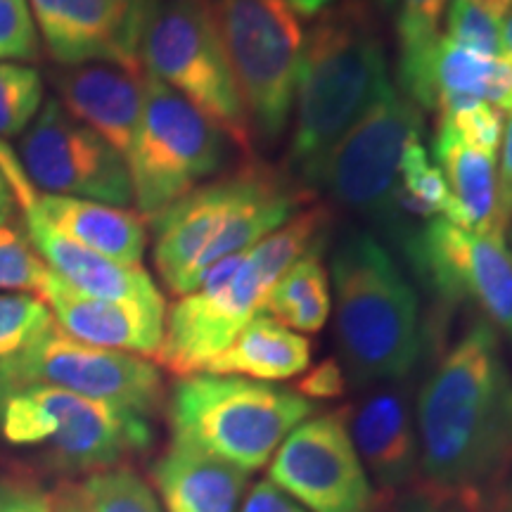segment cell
<instances>
[{
	"label": "cell",
	"instance_id": "5",
	"mask_svg": "<svg viewBox=\"0 0 512 512\" xmlns=\"http://www.w3.org/2000/svg\"><path fill=\"white\" fill-rule=\"evenodd\" d=\"M316 406L294 389L247 377L197 373L171 392V444L238 467L261 470Z\"/></svg>",
	"mask_w": 512,
	"mask_h": 512
},
{
	"label": "cell",
	"instance_id": "4",
	"mask_svg": "<svg viewBox=\"0 0 512 512\" xmlns=\"http://www.w3.org/2000/svg\"><path fill=\"white\" fill-rule=\"evenodd\" d=\"M387 88V57L368 3L342 0L325 10L304 38L294 91V169L304 176Z\"/></svg>",
	"mask_w": 512,
	"mask_h": 512
},
{
	"label": "cell",
	"instance_id": "37",
	"mask_svg": "<svg viewBox=\"0 0 512 512\" xmlns=\"http://www.w3.org/2000/svg\"><path fill=\"white\" fill-rule=\"evenodd\" d=\"M238 512H309L302 508L294 498L285 494L283 489H278L271 479H261L252 489L247 491L242 508Z\"/></svg>",
	"mask_w": 512,
	"mask_h": 512
},
{
	"label": "cell",
	"instance_id": "16",
	"mask_svg": "<svg viewBox=\"0 0 512 512\" xmlns=\"http://www.w3.org/2000/svg\"><path fill=\"white\" fill-rule=\"evenodd\" d=\"M157 0H29L48 53L64 67L117 64L138 72L140 41Z\"/></svg>",
	"mask_w": 512,
	"mask_h": 512
},
{
	"label": "cell",
	"instance_id": "35",
	"mask_svg": "<svg viewBox=\"0 0 512 512\" xmlns=\"http://www.w3.org/2000/svg\"><path fill=\"white\" fill-rule=\"evenodd\" d=\"M0 512H55L50 496L24 479L0 477Z\"/></svg>",
	"mask_w": 512,
	"mask_h": 512
},
{
	"label": "cell",
	"instance_id": "43",
	"mask_svg": "<svg viewBox=\"0 0 512 512\" xmlns=\"http://www.w3.org/2000/svg\"><path fill=\"white\" fill-rule=\"evenodd\" d=\"M479 8H484L489 15H494L498 19H508L512 12V0H475Z\"/></svg>",
	"mask_w": 512,
	"mask_h": 512
},
{
	"label": "cell",
	"instance_id": "30",
	"mask_svg": "<svg viewBox=\"0 0 512 512\" xmlns=\"http://www.w3.org/2000/svg\"><path fill=\"white\" fill-rule=\"evenodd\" d=\"M503 19L489 15L475 0H451L446 8V38L472 53H503Z\"/></svg>",
	"mask_w": 512,
	"mask_h": 512
},
{
	"label": "cell",
	"instance_id": "14",
	"mask_svg": "<svg viewBox=\"0 0 512 512\" xmlns=\"http://www.w3.org/2000/svg\"><path fill=\"white\" fill-rule=\"evenodd\" d=\"M268 479L309 512H373L377 505L347 408L299 422L273 453Z\"/></svg>",
	"mask_w": 512,
	"mask_h": 512
},
{
	"label": "cell",
	"instance_id": "29",
	"mask_svg": "<svg viewBox=\"0 0 512 512\" xmlns=\"http://www.w3.org/2000/svg\"><path fill=\"white\" fill-rule=\"evenodd\" d=\"M50 268L12 221H0V290L41 292Z\"/></svg>",
	"mask_w": 512,
	"mask_h": 512
},
{
	"label": "cell",
	"instance_id": "1",
	"mask_svg": "<svg viewBox=\"0 0 512 512\" xmlns=\"http://www.w3.org/2000/svg\"><path fill=\"white\" fill-rule=\"evenodd\" d=\"M425 486L472 512L512 470V373L494 325L477 320L441 356L415 406Z\"/></svg>",
	"mask_w": 512,
	"mask_h": 512
},
{
	"label": "cell",
	"instance_id": "26",
	"mask_svg": "<svg viewBox=\"0 0 512 512\" xmlns=\"http://www.w3.org/2000/svg\"><path fill=\"white\" fill-rule=\"evenodd\" d=\"M50 501L55 512H164L152 486L126 465L64 482Z\"/></svg>",
	"mask_w": 512,
	"mask_h": 512
},
{
	"label": "cell",
	"instance_id": "10",
	"mask_svg": "<svg viewBox=\"0 0 512 512\" xmlns=\"http://www.w3.org/2000/svg\"><path fill=\"white\" fill-rule=\"evenodd\" d=\"M422 110L392 86L302 176L309 188L394 235V190L408 147L422 140Z\"/></svg>",
	"mask_w": 512,
	"mask_h": 512
},
{
	"label": "cell",
	"instance_id": "12",
	"mask_svg": "<svg viewBox=\"0 0 512 512\" xmlns=\"http://www.w3.org/2000/svg\"><path fill=\"white\" fill-rule=\"evenodd\" d=\"M24 387H57L150 418L162 403L155 363L126 351L79 342L53 325L19 354L0 361V396Z\"/></svg>",
	"mask_w": 512,
	"mask_h": 512
},
{
	"label": "cell",
	"instance_id": "24",
	"mask_svg": "<svg viewBox=\"0 0 512 512\" xmlns=\"http://www.w3.org/2000/svg\"><path fill=\"white\" fill-rule=\"evenodd\" d=\"M311 366V344L266 313H256L202 373L256 382L292 380Z\"/></svg>",
	"mask_w": 512,
	"mask_h": 512
},
{
	"label": "cell",
	"instance_id": "40",
	"mask_svg": "<svg viewBox=\"0 0 512 512\" xmlns=\"http://www.w3.org/2000/svg\"><path fill=\"white\" fill-rule=\"evenodd\" d=\"M294 10V15L302 17H320L325 10H330L337 0H285Z\"/></svg>",
	"mask_w": 512,
	"mask_h": 512
},
{
	"label": "cell",
	"instance_id": "28",
	"mask_svg": "<svg viewBox=\"0 0 512 512\" xmlns=\"http://www.w3.org/2000/svg\"><path fill=\"white\" fill-rule=\"evenodd\" d=\"M53 325V311L36 294H0V361L27 349Z\"/></svg>",
	"mask_w": 512,
	"mask_h": 512
},
{
	"label": "cell",
	"instance_id": "23",
	"mask_svg": "<svg viewBox=\"0 0 512 512\" xmlns=\"http://www.w3.org/2000/svg\"><path fill=\"white\" fill-rule=\"evenodd\" d=\"M432 152L451 192V211L446 221L472 233L503 230L498 226L496 157L465 145L439 124Z\"/></svg>",
	"mask_w": 512,
	"mask_h": 512
},
{
	"label": "cell",
	"instance_id": "20",
	"mask_svg": "<svg viewBox=\"0 0 512 512\" xmlns=\"http://www.w3.org/2000/svg\"><path fill=\"white\" fill-rule=\"evenodd\" d=\"M60 105L126 159L143 114L145 86L138 72L117 64H79L57 79Z\"/></svg>",
	"mask_w": 512,
	"mask_h": 512
},
{
	"label": "cell",
	"instance_id": "39",
	"mask_svg": "<svg viewBox=\"0 0 512 512\" xmlns=\"http://www.w3.org/2000/svg\"><path fill=\"white\" fill-rule=\"evenodd\" d=\"M486 102L496 107L498 112L512 114V57L501 53L494 57V67H491V81Z\"/></svg>",
	"mask_w": 512,
	"mask_h": 512
},
{
	"label": "cell",
	"instance_id": "38",
	"mask_svg": "<svg viewBox=\"0 0 512 512\" xmlns=\"http://www.w3.org/2000/svg\"><path fill=\"white\" fill-rule=\"evenodd\" d=\"M512 221V114L503 133V157L498 171V226L503 230Z\"/></svg>",
	"mask_w": 512,
	"mask_h": 512
},
{
	"label": "cell",
	"instance_id": "8",
	"mask_svg": "<svg viewBox=\"0 0 512 512\" xmlns=\"http://www.w3.org/2000/svg\"><path fill=\"white\" fill-rule=\"evenodd\" d=\"M223 53L256 136H283L297 91L304 29L285 0H211Z\"/></svg>",
	"mask_w": 512,
	"mask_h": 512
},
{
	"label": "cell",
	"instance_id": "13",
	"mask_svg": "<svg viewBox=\"0 0 512 512\" xmlns=\"http://www.w3.org/2000/svg\"><path fill=\"white\" fill-rule=\"evenodd\" d=\"M268 290L247 252L223 259L166 313L159 366L178 377L202 373L261 313Z\"/></svg>",
	"mask_w": 512,
	"mask_h": 512
},
{
	"label": "cell",
	"instance_id": "9",
	"mask_svg": "<svg viewBox=\"0 0 512 512\" xmlns=\"http://www.w3.org/2000/svg\"><path fill=\"white\" fill-rule=\"evenodd\" d=\"M145 98L136 136L126 155L133 200L145 219L197 188L221 169L228 138L162 81L143 76Z\"/></svg>",
	"mask_w": 512,
	"mask_h": 512
},
{
	"label": "cell",
	"instance_id": "45",
	"mask_svg": "<svg viewBox=\"0 0 512 512\" xmlns=\"http://www.w3.org/2000/svg\"><path fill=\"white\" fill-rule=\"evenodd\" d=\"M363 3H370V5H375L377 10L389 12V10H394V3H396V0H363Z\"/></svg>",
	"mask_w": 512,
	"mask_h": 512
},
{
	"label": "cell",
	"instance_id": "3",
	"mask_svg": "<svg viewBox=\"0 0 512 512\" xmlns=\"http://www.w3.org/2000/svg\"><path fill=\"white\" fill-rule=\"evenodd\" d=\"M337 347L356 387L396 384L418 366L420 304L413 285L380 240L351 228L332 254Z\"/></svg>",
	"mask_w": 512,
	"mask_h": 512
},
{
	"label": "cell",
	"instance_id": "31",
	"mask_svg": "<svg viewBox=\"0 0 512 512\" xmlns=\"http://www.w3.org/2000/svg\"><path fill=\"white\" fill-rule=\"evenodd\" d=\"M439 126H446L465 145L494 155L503 143L505 114L491 107L489 102H475L451 114H439Z\"/></svg>",
	"mask_w": 512,
	"mask_h": 512
},
{
	"label": "cell",
	"instance_id": "22",
	"mask_svg": "<svg viewBox=\"0 0 512 512\" xmlns=\"http://www.w3.org/2000/svg\"><path fill=\"white\" fill-rule=\"evenodd\" d=\"M164 512H238L247 472L171 444L152 467Z\"/></svg>",
	"mask_w": 512,
	"mask_h": 512
},
{
	"label": "cell",
	"instance_id": "21",
	"mask_svg": "<svg viewBox=\"0 0 512 512\" xmlns=\"http://www.w3.org/2000/svg\"><path fill=\"white\" fill-rule=\"evenodd\" d=\"M36 204L50 228L91 252L126 266H140L147 247L145 219L136 211L81 197L48 195L36 190Z\"/></svg>",
	"mask_w": 512,
	"mask_h": 512
},
{
	"label": "cell",
	"instance_id": "17",
	"mask_svg": "<svg viewBox=\"0 0 512 512\" xmlns=\"http://www.w3.org/2000/svg\"><path fill=\"white\" fill-rule=\"evenodd\" d=\"M0 169H3L12 197L19 204L24 216L27 238L36 252L46 259V266L57 278L64 280L72 290L93 299L107 302H140L164 304L162 292L157 290L152 275L143 266H126L107 259L98 252H91L79 242L64 238L55 228L48 226L36 204V188L24 174L19 157L10 150L5 140H0Z\"/></svg>",
	"mask_w": 512,
	"mask_h": 512
},
{
	"label": "cell",
	"instance_id": "41",
	"mask_svg": "<svg viewBox=\"0 0 512 512\" xmlns=\"http://www.w3.org/2000/svg\"><path fill=\"white\" fill-rule=\"evenodd\" d=\"M489 510L491 512H512V470L508 472V477L503 479V484L498 486L494 498H491Z\"/></svg>",
	"mask_w": 512,
	"mask_h": 512
},
{
	"label": "cell",
	"instance_id": "7",
	"mask_svg": "<svg viewBox=\"0 0 512 512\" xmlns=\"http://www.w3.org/2000/svg\"><path fill=\"white\" fill-rule=\"evenodd\" d=\"M140 64L249 152L252 124L223 53L211 0H157L140 41Z\"/></svg>",
	"mask_w": 512,
	"mask_h": 512
},
{
	"label": "cell",
	"instance_id": "6",
	"mask_svg": "<svg viewBox=\"0 0 512 512\" xmlns=\"http://www.w3.org/2000/svg\"><path fill=\"white\" fill-rule=\"evenodd\" d=\"M0 434L41 446L64 470L117 467L152 444L145 415L57 387H24L0 396Z\"/></svg>",
	"mask_w": 512,
	"mask_h": 512
},
{
	"label": "cell",
	"instance_id": "15",
	"mask_svg": "<svg viewBox=\"0 0 512 512\" xmlns=\"http://www.w3.org/2000/svg\"><path fill=\"white\" fill-rule=\"evenodd\" d=\"M19 164L34 188L48 195L81 197L112 207L133 200L126 159L53 98L22 133Z\"/></svg>",
	"mask_w": 512,
	"mask_h": 512
},
{
	"label": "cell",
	"instance_id": "2",
	"mask_svg": "<svg viewBox=\"0 0 512 512\" xmlns=\"http://www.w3.org/2000/svg\"><path fill=\"white\" fill-rule=\"evenodd\" d=\"M304 202V190L261 162L195 188L152 219L159 278L183 297L223 259L247 252L283 226Z\"/></svg>",
	"mask_w": 512,
	"mask_h": 512
},
{
	"label": "cell",
	"instance_id": "34",
	"mask_svg": "<svg viewBox=\"0 0 512 512\" xmlns=\"http://www.w3.org/2000/svg\"><path fill=\"white\" fill-rule=\"evenodd\" d=\"M297 394H302L304 399H337L347 392V375H344L342 363L337 358H325L323 363H318L316 368H311L309 373H304L302 380L297 382Z\"/></svg>",
	"mask_w": 512,
	"mask_h": 512
},
{
	"label": "cell",
	"instance_id": "32",
	"mask_svg": "<svg viewBox=\"0 0 512 512\" xmlns=\"http://www.w3.org/2000/svg\"><path fill=\"white\" fill-rule=\"evenodd\" d=\"M448 0H401L396 34H399V57L420 53L439 38L441 15Z\"/></svg>",
	"mask_w": 512,
	"mask_h": 512
},
{
	"label": "cell",
	"instance_id": "33",
	"mask_svg": "<svg viewBox=\"0 0 512 512\" xmlns=\"http://www.w3.org/2000/svg\"><path fill=\"white\" fill-rule=\"evenodd\" d=\"M38 29L29 0H0V62L34 60Z\"/></svg>",
	"mask_w": 512,
	"mask_h": 512
},
{
	"label": "cell",
	"instance_id": "18",
	"mask_svg": "<svg viewBox=\"0 0 512 512\" xmlns=\"http://www.w3.org/2000/svg\"><path fill=\"white\" fill-rule=\"evenodd\" d=\"M347 420L361 463L377 486L375 494L394 501L413 489L420 477V441L406 389L370 394L354 413L347 411Z\"/></svg>",
	"mask_w": 512,
	"mask_h": 512
},
{
	"label": "cell",
	"instance_id": "25",
	"mask_svg": "<svg viewBox=\"0 0 512 512\" xmlns=\"http://www.w3.org/2000/svg\"><path fill=\"white\" fill-rule=\"evenodd\" d=\"M320 254L323 252L306 254L287 268L268 290L261 313L294 332L311 335V332L323 330V325L328 323L332 299L328 271Z\"/></svg>",
	"mask_w": 512,
	"mask_h": 512
},
{
	"label": "cell",
	"instance_id": "44",
	"mask_svg": "<svg viewBox=\"0 0 512 512\" xmlns=\"http://www.w3.org/2000/svg\"><path fill=\"white\" fill-rule=\"evenodd\" d=\"M503 53L512 57V15L503 24Z\"/></svg>",
	"mask_w": 512,
	"mask_h": 512
},
{
	"label": "cell",
	"instance_id": "27",
	"mask_svg": "<svg viewBox=\"0 0 512 512\" xmlns=\"http://www.w3.org/2000/svg\"><path fill=\"white\" fill-rule=\"evenodd\" d=\"M43 102V83L36 69L0 62V140L22 136Z\"/></svg>",
	"mask_w": 512,
	"mask_h": 512
},
{
	"label": "cell",
	"instance_id": "11",
	"mask_svg": "<svg viewBox=\"0 0 512 512\" xmlns=\"http://www.w3.org/2000/svg\"><path fill=\"white\" fill-rule=\"evenodd\" d=\"M420 285L441 304L472 302L498 335L512 342V249L505 230L472 233L432 219L399 240Z\"/></svg>",
	"mask_w": 512,
	"mask_h": 512
},
{
	"label": "cell",
	"instance_id": "42",
	"mask_svg": "<svg viewBox=\"0 0 512 512\" xmlns=\"http://www.w3.org/2000/svg\"><path fill=\"white\" fill-rule=\"evenodd\" d=\"M15 197H12V190L8 185V178H5L3 169H0V221H12L15 216Z\"/></svg>",
	"mask_w": 512,
	"mask_h": 512
},
{
	"label": "cell",
	"instance_id": "19",
	"mask_svg": "<svg viewBox=\"0 0 512 512\" xmlns=\"http://www.w3.org/2000/svg\"><path fill=\"white\" fill-rule=\"evenodd\" d=\"M60 330L93 347L126 351L136 356H157L164 339L166 304L107 302L72 290L48 271L41 287Z\"/></svg>",
	"mask_w": 512,
	"mask_h": 512
},
{
	"label": "cell",
	"instance_id": "36",
	"mask_svg": "<svg viewBox=\"0 0 512 512\" xmlns=\"http://www.w3.org/2000/svg\"><path fill=\"white\" fill-rule=\"evenodd\" d=\"M384 512H472L456 498L439 494V491L427 489V486H413L406 494L396 496L389 501V508Z\"/></svg>",
	"mask_w": 512,
	"mask_h": 512
}]
</instances>
